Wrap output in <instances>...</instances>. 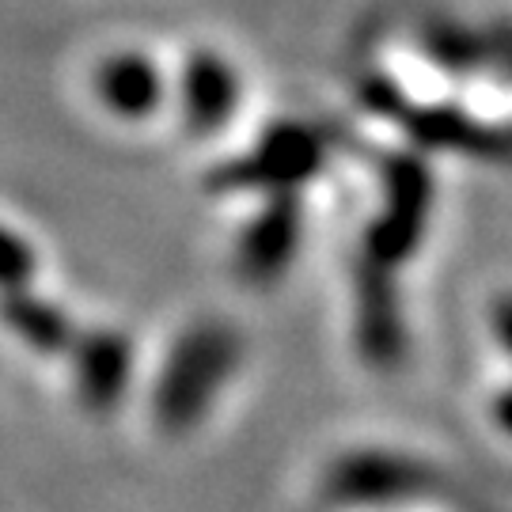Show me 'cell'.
Segmentation results:
<instances>
[{"label":"cell","mask_w":512,"mask_h":512,"mask_svg":"<svg viewBox=\"0 0 512 512\" xmlns=\"http://www.w3.org/2000/svg\"><path fill=\"white\" fill-rule=\"evenodd\" d=\"M380 209L365 232V258L376 266H403L425 239L433 213V171L418 152H387L380 160Z\"/></svg>","instance_id":"2"},{"label":"cell","mask_w":512,"mask_h":512,"mask_svg":"<svg viewBox=\"0 0 512 512\" xmlns=\"http://www.w3.org/2000/svg\"><path fill=\"white\" fill-rule=\"evenodd\" d=\"M38 270V255L27 239L0 224V293L31 289V277Z\"/></svg>","instance_id":"12"},{"label":"cell","mask_w":512,"mask_h":512,"mask_svg":"<svg viewBox=\"0 0 512 512\" xmlns=\"http://www.w3.org/2000/svg\"><path fill=\"white\" fill-rule=\"evenodd\" d=\"M95 95L107 114L122 122H145L167 99L164 69L141 50H118L107 54L95 69Z\"/></svg>","instance_id":"7"},{"label":"cell","mask_w":512,"mask_h":512,"mask_svg":"<svg viewBox=\"0 0 512 512\" xmlns=\"http://www.w3.org/2000/svg\"><path fill=\"white\" fill-rule=\"evenodd\" d=\"M76 357V384H80V399L88 406H110L122 387L129 380V361H133V349L122 334L114 330H95L88 338L73 342Z\"/></svg>","instance_id":"9"},{"label":"cell","mask_w":512,"mask_h":512,"mask_svg":"<svg viewBox=\"0 0 512 512\" xmlns=\"http://www.w3.org/2000/svg\"><path fill=\"white\" fill-rule=\"evenodd\" d=\"M418 50L448 76H467L486 61V38L452 19H429L418 35Z\"/></svg>","instance_id":"11"},{"label":"cell","mask_w":512,"mask_h":512,"mask_svg":"<svg viewBox=\"0 0 512 512\" xmlns=\"http://www.w3.org/2000/svg\"><path fill=\"white\" fill-rule=\"evenodd\" d=\"M357 338H361V349L380 365L403 353V311H399L391 270L368 258L365 270L357 274Z\"/></svg>","instance_id":"8"},{"label":"cell","mask_w":512,"mask_h":512,"mask_svg":"<svg viewBox=\"0 0 512 512\" xmlns=\"http://www.w3.org/2000/svg\"><path fill=\"white\" fill-rule=\"evenodd\" d=\"M304 243L300 194H266V202L236 239V270L251 285H274Z\"/></svg>","instance_id":"4"},{"label":"cell","mask_w":512,"mask_h":512,"mask_svg":"<svg viewBox=\"0 0 512 512\" xmlns=\"http://www.w3.org/2000/svg\"><path fill=\"white\" fill-rule=\"evenodd\" d=\"M357 99H361V107H365L368 114L395 118V122H399V118L406 114V107L414 103V99L403 92V84L387 73H365L361 76V84H357Z\"/></svg>","instance_id":"13"},{"label":"cell","mask_w":512,"mask_h":512,"mask_svg":"<svg viewBox=\"0 0 512 512\" xmlns=\"http://www.w3.org/2000/svg\"><path fill=\"white\" fill-rule=\"evenodd\" d=\"M0 319L16 338H23L35 353H69L76 342V330L69 315L54 308L50 300L31 296V289H12L0 296Z\"/></svg>","instance_id":"10"},{"label":"cell","mask_w":512,"mask_h":512,"mask_svg":"<svg viewBox=\"0 0 512 512\" xmlns=\"http://www.w3.org/2000/svg\"><path fill=\"white\" fill-rule=\"evenodd\" d=\"M236 365V338L217 323L194 327L175 342L164 365V380L156 391L160 414L175 425H186L202 414V406L217 395V387L228 380Z\"/></svg>","instance_id":"3"},{"label":"cell","mask_w":512,"mask_h":512,"mask_svg":"<svg viewBox=\"0 0 512 512\" xmlns=\"http://www.w3.org/2000/svg\"><path fill=\"white\" fill-rule=\"evenodd\" d=\"M239 99H243V80L228 57L209 46L186 57L183 76H179V107L194 137L220 133L239 110Z\"/></svg>","instance_id":"5"},{"label":"cell","mask_w":512,"mask_h":512,"mask_svg":"<svg viewBox=\"0 0 512 512\" xmlns=\"http://www.w3.org/2000/svg\"><path fill=\"white\" fill-rule=\"evenodd\" d=\"M399 122L421 152H463L478 160H505L509 152L501 129L478 122L475 114L452 103H410Z\"/></svg>","instance_id":"6"},{"label":"cell","mask_w":512,"mask_h":512,"mask_svg":"<svg viewBox=\"0 0 512 512\" xmlns=\"http://www.w3.org/2000/svg\"><path fill=\"white\" fill-rule=\"evenodd\" d=\"M327 164V137L300 118L270 122L243 156L220 164L209 183L220 194H300Z\"/></svg>","instance_id":"1"}]
</instances>
